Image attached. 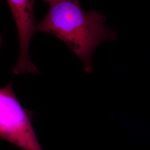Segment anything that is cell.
<instances>
[{
  "label": "cell",
  "mask_w": 150,
  "mask_h": 150,
  "mask_svg": "<svg viewBox=\"0 0 150 150\" xmlns=\"http://www.w3.org/2000/svg\"><path fill=\"white\" fill-rule=\"evenodd\" d=\"M106 17L96 11L84 12L80 0H59L50 5L35 31L46 32L64 42L81 59L85 71L93 70L92 56L103 42L115 40L116 32L105 27Z\"/></svg>",
  "instance_id": "1"
},
{
  "label": "cell",
  "mask_w": 150,
  "mask_h": 150,
  "mask_svg": "<svg viewBox=\"0 0 150 150\" xmlns=\"http://www.w3.org/2000/svg\"><path fill=\"white\" fill-rule=\"evenodd\" d=\"M0 137L25 150H43L32 124V116L18 101L12 83L0 88Z\"/></svg>",
  "instance_id": "2"
},
{
  "label": "cell",
  "mask_w": 150,
  "mask_h": 150,
  "mask_svg": "<svg viewBox=\"0 0 150 150\" xmlns=\"http://www.w3.org/2000/svg\"><path fill=\"white\" fill-rule=\"evenodd\" d=\"M16 22L18 35L20 52L15 74L38 72L36 67L30 59L28 52L30 42L35 33L33 5L35 0H7Z\"/></svg>",
  "instance_id": "3"
},
{
  "label": "cell",
  "mask_w": 150,
  "mask_h": 150,
  "mask_svg": "<svg viewBox=\"0 0 150 150\" xmlns=\"http://www.w3.org/2000/svg\"><path fill=\"white\" fill-rule=\"evenodd\" d=\"M44 1L46 2H48V4L50 5V4H52L53 3H54L56 2H57L59 0H43Z\"/></svg>",
  "instance_id": "4"
},
{
  "label": "cell",
  "mask_w": 150,
  "mask_h": 150,
  "mask_svg": "<svg viewBox=\"0 0 150 150\" xmlns=\"http://www.w3.org/2000/svg\"><path fill=\"white\" fill-rule=\"evenodd\" d=\"M1 42H2V38L0 36V48H1Z\"/></svg>",
  "instance_id": "5"
}]
</instances>
